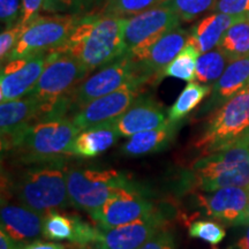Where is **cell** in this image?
Wrapping results in <instances>:
<instances>
[{"mask_svg":"<svg viewBox=\"0 0 249 249\" xmlns=\"http://www.w3.org/2000/svg\"><path fill=\"white\" fill-rule=\"evenodd\" d=\"M213 87L197 82H188L177 101L167 112V119L172 123H181L203 99L210 95Z\"/></svg>","mask_w":249,"mask_h":249,"instance_id":"24","label":"cell"},{"mask_svg":"<svg viewBox=\"0 0 249 249\" xmlns=\"http://www.w3.org/2000/svg\"><path fill=\"white\" fill-rule=\"evenodd\" d=\"M245 18L214 12L213 14L202 18L192 28V30L189 31L188 42L194 45L201 54L213 50L219 45L226 30L232 24Z\"/></svg>","mask_w":249,"mask_h":249,"instance_id":"22","label":"cell"},{"mask_svg":"<svg viewBox=\"0 0 249 249\" xmlns=\"http://www.w3.org/2000/svg\"><path fill=\"white\" fill-rule=\"evenodd\" d=\"M249 86V57L236 59L227 65L222 76L213 86L210 97L200 110V114L213 113L220 107H223L233 96Z\"/></svg>","mask_w":249,"mask_h":249,"instance_id":"20","label":"cell"},{"mask_svg":"<svg viewBox=\"0 0 249 249\" xmlns=\"http://www.w3.org/2000/svg\"><path fill=\"white\" fill-rule=\"evenodd\" d=\"M92 1H95V0H87V4H90V2H92Z\"/></svg>","mask_w":249,"mask_h":249,"instance_id":"42","label":"cell"},{"mask_svg":"<svg viewBox=\"0 0 249 249\" xmlns=\"http://www.w3.org/2000/svg\"><path fill=\"white\" fill-rule=\"evenodd\" d=\"M140 249H177L176 238L173 232L164 226Z\"/></svg>","mask_w":249,"mask_h":249,"instance_id":"36","label":"cell"},{"mask_svg":"<svg viewBox=\"0 0 249 249\" xmlns=\"http://www.w3.org/2000/svg\"><path fill=\"white\" fill-rule=\"evenodd\" d=\"M189 31L177 27L157 39L143 51L129 54L138 61L142 73L149 82H156L163 79V73L169 65L177 58L180 52L188 44Z\"/></svg>","mask_w":249,"mask_h":249,"instance_id":"15","label":"cell"},{"mask_svg":"<svg viewBox=\"0 0 249 249\" xmlns=\"http://www.w3.org/2000/svg\"><path fill=\"white\" fill-rule=\"evenodd\" d=\"M180 123L167 120L158 128L134 134L121 147V152L126 156H143L163 151L176 138Z\"/></svg>","mask_w":249,"mask_h":249,"instance_id":"23","label":"cell"},{"mask_svg":"<svg viewBox=\"0 0 249 249\" xmlns=\"http://www.w3.org/2000/svg\"><path fill=\"white\" fill-rule=\"evenodd\" d=\"M188 234L192 238L201 239L211 246H216L225 238L226 231L222 223L217 220H194L189 224Z\"/></svg>","mask_w":249,"mask_h":249,"instance_id":"31","label":"cell"},{"mask_svg":"<svg viewBox=\"0 0 249 249\" xmlns=\"http://www.w3.org/2000/svg\"><path fill=\"white\" fill-rule=\"evenodd\" d=\"M126 21L127 18L104 12L80 18L65 44L57 51L74 55L91 73L124 53Z\"/></svg>","mask_w":249,"mask_h":249,"instance_id":"2","label":"cell"},{"mask_svg":"<svg viewBox=\"0 0 249 249\" xmlns=\"http://www.w3.org/2000/svg\"><path fill=\"white\" fill-rule=\"evenodd\" d=\"M76 216L62 214L55 210H51L44 217L43 236L52 241H70L75 233Z\"/></svg>","mask_w":249,"mask_h":249,"instance_id":"27","label":"cell"},{"mask_svg":"<svg viewBox=\"0 0 249 249\" xmlns=\"http://www.w3.org/2000/svg\"><path fill=\"white\" fill-rule=\"evenodd\" d=\"M89 71L79 59L67 52H49L48 61L31 96L38 104V120L66 117L73 107L71 95Z\"/></svg>","mask_w":249,"mask_h":249,"instance_id":"3","label":"cell"},{"mask_svg":"<svg viewBox=\"0 0 249 249\" xmlns=\"http://www.w3.org/2000/svg\"><path fill=\"white\" fill-rule=\"evenodd\" d=\"M213 11L233 17H246L249 12V0H217Z\"/></svg>","mask_w":249,"mask_h":249,"instance_id":"35","label":"cell"},{"mask_svg":"<svg viewBox=\"0 0 249 249\" xmlns=\"http://www.w3.org/2000/svg\"><path fill=\"white\" fill-rule=\"evenodd\" d=\"M149 80L142 73L138 61L124 53L110 64L105 65L95 74L82 81L71 95L73 107L80 110L93 99L117 91L124 86H144Z\"/></svg>","mask_w":249,"mask_h":249,"instance_id":"8","label":"cell"},{"mask_svg":"<svg viewBox=\"0 0 249 249\" xmlns=\"http://www.w3.org/2000/svg\"><path fill=\"white\" fill-rule=\"evenodd\" d=\"M230 62L236 59L249 57V20L242 18L232 24L224 34L218 45Z\"/></svg>","mask_w":249,"mask_h":249,"instance_id":"25","label":"cell"},{"mask_svg":"<svg viewBox=\"0 0 249 249\" xmlns=\"http://www.w3.org/2000/svg\"><path fill=\"white\" fill-rule=\"evenodd\" d=\"M91 249H92V247H91Z\"/></svg>","mask_w":249,"mask_h":249,"instance_id":"46","label":"cell"},{"mask_svg":"<svg viewBox=\"0 0 249 249\" xmlns=\"http://www.w3.org/2000/svg\"><path fill=\"white\" fill-rule=\"evenodd\" d=\"M79 20L75 14L38 17L28 26L5 62L59 49L65 44Z\"/></svg>","mask_w":249,"mask_h":249,"instance_id":"9","label":"cell"},{"mask_svg":"<svg viewBox=\"0 0 249 249\" xmlns=\"http://www.w3.org/2000/svg\"><path fill=\"white\" fill-rule=\"evenodd\" d=\"M140 88V86L128 85L117 91L93 99L77 110L71 120L80 130L116 120L139 97Z\"/></svg>","mask_w":249,"mask_h":249,"instance_id":"16","label":"cell"},{"mask_svg":"<svg viewBox=\"0 0 249 249\" xmlns=\"http://www.w3.org/2000/svg\"><path fill=\"white\" fill-rule=\"evenodd\" d=\"M79 132L70 118H44L31 124L13 151L23 164L66 157Z\"/></svg>","mask_w":249,"mask_h":249,"instance_id":"5","label":"cell"},{"mask_svg":"<svg viewBox=\"0 0 249 249\" xmlns=\"http://www.w3.org/2000/svg\"><path fill=\"white\" fill-rule=\"evenodd\" d=\"M120 138L113 121L81 129L71 147V156L93 158L107 151Z\"/></svg>","mask_w":249,"mask_h":249,"instance_id":"21","label":"cell"},{"mask_svg":"<svg viewBox=\"0 0 249 249\" xmlns=\"http://www.w3.org/2000/svg\"><path fill=\"white\" fill-rule=\"evenodd\" d=\"M27 28L28 27L26 26L17 23L14 27L1 31V35H0V60H1V64H4L9 53L13 51Z\"/></svg>","mask_w":249,"mask_h":249,"instance_id":"32","label":"cell"},{"mask_svg":"<svg viewBox=\"0 0 249 249\" xmlns=\"http://www.w3.org/2000/svg\"><path fill=\"white\" fill-rule=\"evenodd\" d=\"M38 120V104L30 93L23 97L1 103L0 105V130L1 149L13 151L23 134Z\"/></svg>","mask_w":249,"mask_h":249,"instance_id":"17","label":"cell"},{"mask_svg":"<svg viewBox=\"0 0 249 249\" xmlns=\"http://www.w3.org/2000/svg\"><path fill=\"white\" fill-rule=\"evenodd\" d=\"M193 205L198 213L230 226L249 225L248 187H225L213 192H195Z\"/></svg>","mask_w":249,"mask_h":249,"instance_id":"12","label":"cell"},{"mask_svg":"<svg viewBox=\"0 0 249 249\" xmlns=\"http://www.w3.org/2000/svg\"><path fill=\"white\" fill-rule=\"evenodd\" d=\"M178 187L185 194L249 187V135L193 161L180 173Z\"/></svg>","mask_w":249,"mask_h":249,"instance_id":"1","label":"cell"},{"mask_svg":"<svg viewBox=\"0 0 249 249\" xmlns=\"http://www.w3.org/2000/svg\"><path fill=\"white\" fill-rule=\"evenodd\" d=\"M169 120L164 108L151 96L140 95L119 118L113 120L114 126L123 138L158 128Z\"/></svg>","mask_w":249,"mask_h":249,"instance_id":"18","label":"cell"},{"mask_svg":"<svg viewBox=\"0 0 249 249\" xmlns=\"http://www.w3.org/2000/svg\"><path fill=\"white\" fill-rule=\"evenodd\" d=\"M67 171L64 157L29 163L18 174L12 189L21 204L46 214L71 204L67 189Z\"/></svg>","mask_w":249,"mask_h":249,"instance_id":"4","label":"cell"},{"mask_svg":"<svg viewBox=\"0 0 249 249\" xmlns=\"http://www.w3.org/2000/svg\"><path fill=\"white\" fill-rule=\"evenodd\" d=\"M200 54L197 49L188 42L185 49L177 55V58L169 66L165 68L163 77H176V79L183 80L186 82H193L195 80L196 61Z\"/></svg>","mask_w":249,"mask_h":249,"instance_id":"28","label":"cell"},{"mask_svg":"<svg viewBox=\"0 0 249 249\" xmlns=\"http://www.w3.org/2000/svg\"><path fill=\"white\" fill-rule=\"evenodd\" d=\"M21 0H0V18L6 29L14 27L21 17Z\"/></svg>","mask_w":249,"mask_h":249,"instance_id":"34","label":"cell"},{"mask_svg":"<svg viewBox=\"0 0 249 249\" xmlns=\"http://www.w3.org/2000/svg\"><path fill=\"white\" fill-rule=\"evenodd\" d=\"M236 248L238 249H249V225H247L245 234L241 236L240 240L236 242Z\"/></svg>","mask_w":249,"mask_h":249,"instance_id":"40","label":"cell"},{"mask_svg":"<svg viewBox=\"0 0 249 249\" xmlns=\"http://www.w3.org/2000/svg\"><path fill=\"white\" fill-rule=\"evenodd\" d=\"M21 249H67L66 246L58 242H46L42 240H35L29 244L21 246Z\"/></svg>","mask_w":249,"mask_h":249,"instance_id":"38","label":"cell"},{"mask_svg":"<svg viewBox=\"0 0 249 249\" xmlns=\"http://www.w3.org/2000/svg\"><path fill=\"white\" fill-rule=\"evenodd\" d=\"M21 244H18L9 236L4 230H0V249H21Z\"/></svg>","mask_w":249,"mask_h":249,"instance_id":"39","label":"cell"},{"mask_svg":"<svg viewBox=\"0 0 249 249\" xmlns=\"http://www.w3.org/2000/svg\"><path fill=\"white\" fill-rule=\"evenodd\" d=\"M181 18L167 5L160 4L127 18L124 29V53L135 54L149 48L174 28Z\"/></svg>","mask_w":249,"mask_h":249,"instance_id":"10","label":"cell"},{"mask_svg":"<svg viewBox=\"0 0 249 249\" xmlns=\"http://www.w3.org/2000/svg\"><path fill=\"white\" fill-rule=\"evenodd\" d=\"M248 192H249V187H248ZM248 220H249V197H248Z\"/></svg>","mask_w":249,"mask_h":249,"instance_id":"41","label":"cell"},{"mask_svg":"<svg viewBox=\"0 0 249 249\" xmlns=\"http://www.w3.org/2000/svg\"><path fill=\"white\" fill-rule=\"evenodd\" d=\"M165 0H107L104 13L130 18L141 12L163 4Z\"/></svg>","mask_w":249,"mask_h":249,"instance_id":"30","label":"cell"},{"mask_svg":"<svg viewBox=\"0 0 249 249\" xmlns=\"http://www.w3.org/2000/svg\"><path fill=\"white\" fill-rule=\"evenodd\" d=\"M74 249H83V248H77L76 247V248H74ZM85 249H91V247H90V248H85Z\"/></svg>","mask_w":249,"mask_h":249,"instance_id":"44","label":"cell"},{"mask_svg":"<svg viewBox=\"0 0 249 249\" xmlns=\"http://www.w3.org/2000/svg\"><path fill=\"white\" fill-rule=\"evenodd\" d=\"M216 1L217 0H165L163 4L172 8L181 21L189 22L205 12L213 11Z\"/></svg>","mask_w":249,"mask_h":249,"instance_id":"29","label":"cell"},{"mask_svg":"<svg viewBox=\"0 0 249 249\" xmlns=\"http://www.w3.org/2000/svg\"><path fill=\"white\" fill-rule=\"evenodd\" d=\"M129 180L124 173L116 170L68 167V196L71 205L87 211L91 217L118 188Z\"/></svg>","mask_w":249,"mask_h":249,"instance_id":"7","label":"cell"},{"mask_svg":"<svg viewBox=\"0 0 249 249\" xmlns=\"http://www.w3.org/2000/svg\"><path fill=\"white\" fill-rule=\"evenodd\" d=\"M163 211L140 218L135 222L112 229H99V235L92 249H140L152 235L166 225Z\"/></svg>","mask_w":249,"mask_h":249,"instance_id":"13","label":"cell"},{"mask_svg":"<svg viewBox=\"0 0 249 249\" xmlns=\"http://www.w3.org/2000/svg\"><path fill=\"white\" fill-rule=\"evenodd\" d=\"M246 18H248V20H249V12L247 13V15H246Z\"/></svg>","mask_w":249,"mask_h":249,"instance_id":"43","label":"cell"},{"mask_svg":"<svg viewBox=\"0 0 249 249\" xmlns=\"http://www.w3.org/2000/svg\"><path fill=\"white\" fill-rule=\"evenodd\" d=\"M249 130V86L211 114L194 145L200 154L226 148L240 140Z\"/></svg>","mask_w":249,"mask_h":249,"instance_id":"6","label":"cell"},{"mask_svg":"<svg viewBox=\"0 0 249 249\" xmlns=\"http://www.w3.org/2000/svg\"><path fill=\"white\" fill-rule=\"evenodd\" d=\"M85 6L87 0H45L43 11L53 14H75Z\"/></svg>","mask_w":249,"mask_h":249,"instance_id":"33","label":"cell"},{"mask_svg":"<svg viewBox=\"0 0 249 249\" xmlns=\"http://www.w3.org/2000/svg\"><path fill=\"white\" fill-rule=\"evenodd\" d=\"M155 205L143 187L129 180L112 194L104 205L92 214L101 229L124 225L154 213Z\"/></svg>","mask_w":249,"mask_h":249,"instance_id":"11","label":"cell"},{"mask_svg":"<svg viewBox=\"0 0 249 249\" xmlns=\"http://www.w3.org/2000/svg\"><path fill=\"white\" fill-rule=\"evenodd\" d=\"M45 0H21V17L18 23L28 27L39 17L40 9L44 8Z\"/></svg>","mask_w":249,"mask_h":249,"instance_id":"37","label":"cell"},{"mask_svg":"<svg viewBox=\"0 0 249 249\" xmlns=\"http://www.w3.org/2000/svg\"><path fill=\"white\" fill-rule=\"evenodd\" d=\"M49 52L27 55L7 61L2 65L0 76V101L1 103L23 97L35 88L38 82Z\"/></svg>","mask_w":249,"mask_h":249,"instance_id":"14","label":"cell"},{"mask_svg":"<svg viewBox=\"0 0 249 249\" xmlns=\"http://www.w3.org/2000/svg\"><path fill=\"white\" fill-rule=\"evenodd\" d=\"M246 135H249V130L247 132V134H246Z\"/></svg>","mask_w":249,"mask_h":249,"instance_id":"45","label":"cell"},{"mask_svg":"<svg viewBox=\"0 0 249 249\" xmlns=\"http://www.w3.org/2000/svg\"><path fill=\"white\" fill-rule=\"evenodd\" d=\"M45 214L26 205L1 203V230L18 244H29L43 236Z\"/></svg>","mask_w":249,"mask_h":249,"instance_id":"19","label":"cell"},{"mask_svg":"<svg viewBox=\"0 0 249 249\" xmlns=\"http://www.w3.org/2000/svg\"><path fill=\"white\" fill-rule=\"evenodd\" d=\"M229 64L230 60L219 48L204 52L196 61L195 80L202 85L213 86Z\"/></svg>","mask_w":249,"mask_h":249,"instance_id":"26","label":"cell"}]
</instances>
